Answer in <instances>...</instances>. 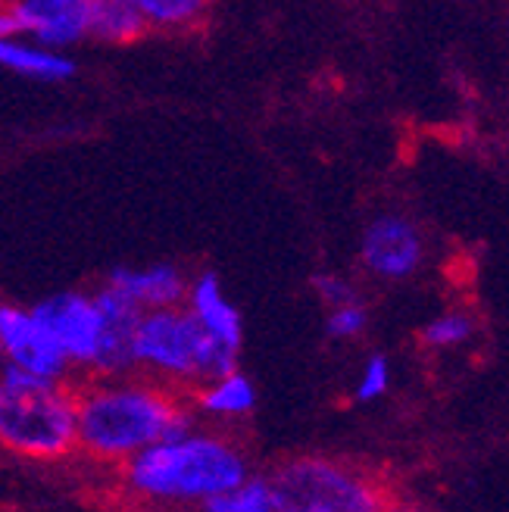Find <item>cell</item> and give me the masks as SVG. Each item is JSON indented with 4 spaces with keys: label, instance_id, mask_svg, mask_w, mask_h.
Segmentation results:
<instances>
[{
    "label": "cell",
    "instance_id": "cell-1",
    "mask_svg": "<svg viewBox=\"0 0 509 512\" xmlns=\"http://www.w3.org/2000/svg\"><path fill=\"white\" fill-rule=\"evenodd\" d=\"M194 422L182 391L147 378L88 375L75 384V450L100 466H122L144 447Z\"/></svg>",
    "mask_w": 509,
    "mask_h": 512
},
{
    "label": "cell",
    "instance_id": "cell-2",
    "mask_svg": "<svg viewBox=\"0 0 509 512\" xmlns=\"http://www.w3.org/2000/svg\"><path fill=\"white\" fill-rule=\"evenodd\" d=\"M250 475L244 447L219 428L194 422L144 447L119 466L122 494L150 509H200Z\"/></svg>",
    "mask_w": 509,
    "mask_h": 512
},
{
    "label": "cell",
    "instance_id": "cell-3",
    "mask_svg": "<svg viewBox=\"0 0 509 512\" xmlns=\"http://www.w3.org/2000/svg\"><path fill=\"white\" fill-rule=\"evenodd\" d=\"M0 450L32 463L75 453V388L0 366Z\"/></svg>",
    "mask_w": 509,
    "mask_h": 512
},
{
    "label": "cell",
    "instance_id": "cell-4",
    "mask_svg": "<svg viewBox=\"0 0 509 512\" xmlns=\"http://www.w3.org/2000/svg\"><path fill=\"white\" fill-rule=\"evenodd\" d=\"M135 372L175 391H194L197 384L238 369V353L216 344L185 303L144 310L132 338Z\"/></svg>",
    "mask_w": 509,
    "mask_h": 512
},
{
    "label": "cell",
    "instance_id": "cell-5",
    "mask_svg": "<svg viewBox=\"0 0 509 512\" xmlns=\"http://www.w3.org/2000/svg\"><path fill=\"white\" fill-rule=\"evenodd\" d=\"M275 512H378V488L338 459L294 456L269 478Z\"/></svg>",
    "mask_w": 509,
    "mask_h": 512
},
{
    "label": "cell",
    "instance_id": "cell-6",
    "mask_svg": "<svg viewBox=\"0 0 509 512\" xmlns=\"http://www.w3.org/2000/svg\"><path fill=\"white\" fill-rule=\"evenodd\" d=\"M32 313L44 322V328L54 335L72 372H82L85 378L94 375L100 347H104V313L85 291H63L32 306Z\"/></svg>",
    "mask_w": 509,
    "mask_h": 512
},
{
    "label": "cell",
    "instance_id": "cell-7",
    "mask_svg": "<svg viewBox=\"0 0 509 512\" xmlns=\"http://www.w3.org/2000/svg\"><path fill=\"white\" fill-rule=\"evenodd\" d=\"M0 356H4V366L38 378L66 381L72 375L66 353L44 328V322L16 303H0Z\"/></svg>",
    "mask_w": 509,
    "mask_h": 512
},
{
    "label": "cell",
    "instance_id": "cell-8",
    "mask_svg": "<svg viewBox=\"0 0 509 512\" xmlns=\"http://www.w3.org/2000/svg\"><path fill=\"white\" fill-rule=\"evenodd\" d=\"M360 263L381 281H406L425 263L422 228L400 213L375 216L360 238Z\"/></svg>",
    "mask_w": 509,
    "mask_h": 512
},
{
    "label": "cell",
    "instance_id": "cell-9",
    "mask_svg": "<svg viewBox=\"0 0 509 512\" xmlns=\"http://www.w3.org/2000/svg\"><path fill=\"white\" fill-rule=\"evenodd\" d=\"M10 7L16 13L19 32L44 47L66 50L75 41L88 38L91 0H16Z\"/></svg>",
    "mask_w": 509,
    "mask_h": 512
},
{
    "label": "cell",
    "instance_id": "cell-10",
    "mask_svg": "<svg viewBox=\"0 0 509 512\" xmlns=\"http://www.w3.org/2000/svg\"><path fill=\"white\" fill-rule=\"evenodd\" d=\"M107 285L122 294L138 310H163V306L185 303L188 294V278L185 272L172 263H154V266H119L107 275Z\"/></svg>",
    "mask_w": 509,
    "mask_h": 512
},
{
    "label": "cell",
    "instance_id": "cell-11",
    "mask_svg": "<svg viewBox=\"0 0 509 512\" xmlns=\"http://www.w3.org/2000/svg\"><path fill=\"white\" fill-rule=\"evenodd\" d=\"M185 306L216 344L235 350V353L241 350V341H244L241 313L235 310V303L225 297L219 278L213 272H200V275L188 278Z\"/></svg>",
    "mask_w": 509,
    "mask_h": 512
},
{
    "label": "cell",
    "instance_id": "cell-12",
    "mask_svg": "<svg viewBox=\"0 0 509 512\" xmlns=\"http://www.w3.org/2000/svg\"><path fill=\"white\" fill-rule=\"evenodd\" d=\"M188 403L210 422H241L257 409V388L241 369H232L197 384Z\"/></svg>",
    "mask_w": 509,
    "mask_h": 512
},
{
    "label": "cell",
    "instance_id": "cell-13",
    "mask_svg": "<svg viewBox=\"0 0 509 512\" xmlns=\"http://www.w3.org/2000/svg\"><path fill=\"white\" fill-rule=\"evenodd\" d=\"M0 66L35 82H66L75 75V60H69L63 50L38 41H19L16 35L0 38Z\"/></svg>",
    "mask_w": 509,
    "mask_h": 512
},
{
    "label": "cell",
    "instance_id": "cell-14",
    "mask_svg": "<svg viewBox=\"0 0 509 512\" xmlns=\"http://www.w3.org/2000/svg\"><path fill=\"white\" fill-rule=\"evenodd\" d=\"M147 32V22L135 0H91L88 7V38L110 44L135 41Z\"/></svg>",
    "mask_w": 509,
    "mask_h": 512
},
{
    "label": "cell",
    "instance_id": "cell-15",
    "mask_svg": "<svg viewBox=\"0 0 509 512\" xmlns=\"http://www.w3.org/2000/svg\"><path fill=\"white\" fill-rule=\"evenodd\" d=\"M200 512H275L269 478L247 475L238 488L213 497L210 503H203Z\"/></svg>",
    "mask_w": 509,
    "mask_h": 512
},
{
    "label": "cell",
    "instance_id": "cell-16",
    "mask_svg": "<svg viewBox=\"0 0 509 512\" xmlns=\"http://www.w3.org/2000/svg\"><path fill=\"white\" fill-rule=\"evenodd\" d=\"M147 29H188L207 13L210 0H135Z\"/></svg>",
    "mask_w": 509,
    "mask_h": 512
},
{
    "label": "cell",
    "instance_id": "cell-17",
    "mask_svg": "<svg viewBox=\"0 0 509 512\" xmlns=\"http://www.w3.org/2000/svg\"><path fill=\"white\" fill-rule=\"evenodd\" d=\"M475 319L466 310H447L441 316H435L431 322H425L422 328V344L431 350H453V347H463L472 341L475 335Z\"/></svg>",
    "mask_w": 509,
    "mask_h": 512
},
{
    "label": "cell",
    "instance_id": "cell-18",
    "mask_svg": "<svg viewBox=\"0 0 509 512\" xmlns=\"http://www.w3.org/2000/svg\"><path fill=\"white\" fill-rule=\"evenodd\" d=\"M369 328V310L363 300H350L341 306H328V319H325V335L335 341H353L360 338Z\"/></svg>",
    "mask_w": 509,
    "mask_h": 512
},
{
    "label": "cell",
    "instance_id": "cell-19",
    "mask_svg": "<svg viewBox=\"0 0 509 512\" xmlns=\"http://www.w3.org/2000/svg\"><path fill=\"white\" fill-rule=\"evenodd\" d=\"M391 391V360L385 353H372L363 363V372L356 378L353 400L356 403H375Z\"/></svg>",
    "mask_w": 509,
    "mask_h": 512
},
{
    "label": "cell",
    "instance_id": "cell-20",
    "mask_svg": "<svg viewBox=\"0 0 509 512\" xmlns=\"http://www.w3.org/2000/svg\"><path fill=\"white\" fill-rule=\"evenodd\" d=\"M313 291L319 294V300L325 306H341V303H350V300H360L356 288L344 275H335V272H319L313 278Z\"/></svg>",
    "mask_w": 509,
    "mask_h": 512
},
{
    "label": "cell",
    "instance_id": "cell-21",
    "mask_svg": "<svg viewBox=\"0 0 509 512\" xmlns=\"http://www.w3.org/2000/svg\"><path fill=\"white\" fill-rule=\"evenodd\" d=\"M10 35H19L16 13L13 7H0V38H10Z\"/></svg>",
    "mask_w": 509,
    "mask_h": 512
},
{
    "label": "cell",
    "instance_id": "cell-22",
    "mask_svg": "<svg viewBox=\"0 0 509 512\" xmlns=\"http://www.w3.org/2000/svg\"><path fill=\"white\" fill-rule=\"evenodd\" d=\"M378 512H413V509H403V506H381Z\"/></svg>",
    "mask_w": 509,
    "mask_h": 512
},
{
    "label": "cell",
    "instance_id": "cell-23",
    "mask_svg": "<svg viewBox=\"0 0 509 512\" xmlns=\"http://www.w3.org/2000/svg\"><path fill=\"white\" fill-rule=\"evenodd\" d=\"M450 4H469V0H450Z\"/></svg>",
    "mask_w": 509,
    "mask_h": 512
},
{
    "label": "cell",
    "instance_id": "cell-24",
    "mask_svg": "<svg viewBox=\"0 0 509 512\" xmlns=\"http://www.w3.org/2000/svg\"><path fill=\"white\" fill-rule=\"evenodd\" d=\"M0 366H4V356H0Z\"/></svg>",
    "mask_w": 509,
    "mask_h": 512
}]
</instances>
